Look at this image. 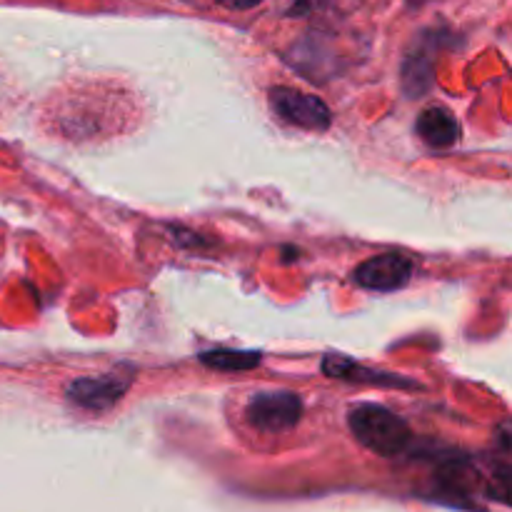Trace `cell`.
Here are the masks:
<instances>
[{"instance_id": "277c9868", "label": "cell", "mask_w": 512, "mask_h": 512, "mask_svg": "<svg viewBox=\"0 0 512 512\" xmlns=\"http://www.w3.org/2000/svg\"><path fill=\"white\" fill-rule=\"evenodd\" d=\"M413 275V263L400 253H383L378 258L365 260L355 270V283L363 285L368 290H378V293H388V290L403 288Z\"/></svg>"}, {"instance_id": "6da1fadb", "label": "cell", "mask_w": 512, "mask_h": 512, "mask_svg": "<svg viewBox=\"0 0 512 512\" xmlns=\"http://www.w3.org/2000/svg\"><path fill=\"white\" fill-rule=\"evenodd\" d=\"M348 425L360 445L383 455V458L403 453L413 438L408 423L383 405H358V408L350 410Z\"/></svg>"}, {"instance_id": "8992f818", "label": "cell", "mask_w": 512, "mask_h": 512, "mask_svg": "<svg viewBox=\"0 0 512 512\" xmlns=\"http://www.w3.org/2000/svg\"><path fill=\"white\" fill-rule=\"evenodd\" d=\"M418 135L433 148H450L460 138V123L445 108H428L418 118Z\"/></svg>"}, {"instance_id": "52a82bcc", "label": "cell", "mask_w": 512, "mask_h": 512, "mask_svg": "<svg viewBox=\"0 0 512 512\" xmlns=\"http://www.w3.org/2000/svg\"><path fill=\"white\" fill-rule=\"evenodd\" d=\"M200 363L215 370H250L260 363L258 350H208L200 355Z\"/></svg>"}, {"instance_id": "8fae6325", "label": "cell", "mask_w": 512, "mask_h": 512, "mask_svg": "<svg viewBox=\"0 0 512 512\" xmlns=\"http://www.w3.org/2000/svg\"><path fill=\"white\" fill-rule=\"evenodd\" d=\"M410 3H415V5H420V3H425V0H410Z\"/></svg>"}, {"instance_id": "7a4b0ae2", "label": "cell", "mask_w": 512, "mask_h": 512, "mask_svg": "<svg viewBox=\"0 0 512 512\" xmlns=\"http://www.w3.org/2000/svg\"><path fill=\"white\" fill-rule=\"evenodd\" d=\"M270 108L275 110V115L283 123L305 130H325L330 125V118H333L323 100L315 98V95L300 93V90L285 88V85L270 90Z\"/></svg>"}, {"instance_id": "30bf717a", "label": "cell", "mask_w": 512, "mask_h": 512, "mask_svg": "<svg viewBox=\"0 0 512 512\" xmlns=\"http://www.w3.org/2000/svg\"><path fill=\"white\" fill-rule=\"evenodd\" d=\"M215 3L225 5V8L230 10H250V8H258V5L265 3V0H215Z\"/></svg>"}, {"instance_id": "ba28073f", "label": "cell", "mask_w": 512, "mask_h": 512, "mask_svg": "<svg viewBox=\"0 0 512 512\" xmlns=\"http://www.w3.org/2000/svg\"><path fill=\"white\" fill-rule=\"evenodd\" d=\"M323 370L330 378H345V380H365V383H395V378L385 373H373V370L358 368L350 360L338 358V355H328L323 360Z\"/></svg>"}, {"instance_id": "9c48e42d", "label": "cell", "mask_w": 512, "mask_h": 512, "mask_svg": "<svg viewBox=\"0 0 512 512\" xmlns=\"http://www.w3.org/2000/svg\"><path fill=\"white\" fill-rule=\"evenodd\" d=\"M353 0H295L293 8H290V15H313V13H345L350 10Z\"/></svg>"}, {"instance_id": "3957f363", "label": "cell", "mask_w": 512, "mask_h": 512, "mask_svg": "<svg viewBox=\"0 0 512 512\" xmlns=\"http://www.w3.org/2000/svg\"><path fill=\"white\" fill-rule=\"evenodd\" d=\"M248 423L255 430H263V433H283L290 430L303 415V400L295 393H258L250 398L248 410Z\"/></svg>"}, {"instance_id": "5b68a950", "label": "cell", "mask_w": 512, "mask_h": 512, "mask_svg": "<svg viewBox=\"0 0 512 512\" xmlns=\"http://www.w3.org/2000/svg\"><path fill=\"white\" fill-rule=\"evenodd\" d=\"M130 378L120 375H100V378H80L68 385V398L85 410H108L118 403L128 390Z\"/></svg>"}]
</instances>
